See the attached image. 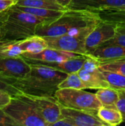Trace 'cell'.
Instances as JSON below:
<instances>
[{
  "instance_id": "6da1fadb",
  "label": "cell",
  "mask_w": 125,
  "mask_h": 126,
  "mask_svg": "<svg viewBox=\"0 0 125 126\" xmlns=\"http://www.w3.org/2000/svg\"><path fill=\"white\" fill-rule=\"evenodd\" d=\"M101 21L95 11L67 9L57 18L40 24L36 29L35 35L44 38L74 34L85 27L97 26Z\"/></svg>"
},
{
  "instance_id": "7a4b0ae2",
  "label": "cell",
  "mask_w": 125,
  "mask_h": 126,
  "mask_svg": "<svg viewBox=\"0 0 125 126\" xmlns=\"http://www.w3.org/2000/svg\"><path fill=\"white\" fill-rule=\"evenodd\" d=\"M31 66L29 73L16 80L14 86L25 94L55 97L58 85L68 74L43 64L31 63Z\"/></svg>"
},
{
  "instance_id": "3957f363",
  "label": "cell",
  "mask_w": 125,
  "mask_h": 126,
  "mask_svg": "<svg viewBox=\"0 0 125 126\" xmlns=\"http://www.w3.org/2000/svg\"><path fill=\"white\" fill-rule=\"evenodd\" d=\"M52 21L53 20L41 18L12 7L8 10L7 18L2 26L0 41L24 40L35 35L40 24Z\"/></svg>"
},
{
  "instance_id": "277c9868",
  "label": "cell",
  "mask_w": 125,
  "mask_h": 126,
  "mask_svg": "<svg viewBox=\"0 0 125 126\" xmlns=\"http://www.w3.org/2000/svg\"><path fill=\"white\" fill-rule=\"evenodd\" d=\"M3 110L18 126H47L35 103L25 94L13 96Z\"/></svg>"
},
{
  "instance_id": "5b68a950",
  "label": "cell",
  "mask_w": 125,
  "mask_h": 126,
  "mask_svg": "<svg viewBox=\"0 0 125 126\" xmlns=\"http://www.w3.org/2000/svg\"><path fill=\"white\" fill-rule=\"evenodd\" d=\"M55 97L62 106L74 109L97 111L102 106L96 94L84 89H59L55 92Z\"/></svg>"
},
{
  "instance_id": "8992f818",
  "label": "cell",
  "mask_w": 125,
  "mask_h": 126,
  "mask_svg": "<svg viewBox=\"0 0 125 126\" xmlns=\"http://www.w3.org/2000/svg\"><path fill=\"white\" fill-rule=\"evenodd\" d=\"M95 27H85L74 34H66L57 37H44V38L47 41L49 47L80 55H86L85 39Z\"/></svg>"
},
{
  "instance_id": "52a82bcc",
  "label": "cell",
  "mask_w": 125,
  "mask_h": 126,
  "mask_svg": "<svg viewBox=\"0 0 125 126\" xmlns=\"http://www.w3.org/2000/svg\"><path fill=\"white\" fill-rule=\"evenodd\" d=\"M77 73L86 89H99L110 86L99 69V62L90 55H87L82 69Z\"/></svg>"
},
{
  "instance_id": "ba28073f",
  "label": "cell",
  "mask_w": 125,
  "mask_h": 126,
  "mask_svg": "<svg viewBox=\"0 0 125 126\" xmlns=\"http://www.w3.org/2000/svg\"><path fill=\"white\" fill-rule=\"evenodd\" d=\"M116 24L102 20L88 35L85 39L87 53L102 46L115 35Z\"/></svg>"
},
{
  "instance_id": "9c48e42d",
  "label": "cell",
  "mask_w": 125,
  "mask_h": 126,
  "mask_svg": "<svg viewBox=\"0 0 125 126\" xmlns=\"http://www.w3.org/2000/svg\"><path fill=\"white\" fill-rule=\"evenodd\" d=\"M28 96L35 103L41 116L47 124V126H52L62 117L61 105L55 97Z\"/></svg>"
},
{
  "instance_id": "30bf717a",
  "label": "cell",
  "mask_w": 125,
  "mask_h": 126,
  "mask_svg": "<svg viewBox=\"0 0 125 126\" xmlns=\"http://www.w3.org/2000/svg\"><path fill=\"white\" fill-rule=\"evenodd\" d=\"M31 63L22 56L0 58V74L19 80L25 78L31 70Z\"/></svg>"
},
{
  "instance_id": "8fae6325",
  "label": "cell",
  "mask_w": 125,
  "mask_h": 126,
  "mask_svg": "<svg viewBox=\"0 0 125 126\" xmlns=\"http://www.w3.org/2000/svg\"><path fill=\"white\" fill-rule=\"evenodd\" d=\"M61 115L69 119L74 126H106L98 117L97 111L74 109L61 106Z\"/></svg>"
},
{
  "instance_id": "7c38bea8",
  "label": "cell",
  "mask_w": 125,
  "mask_h": 126,
  "mask_svg": "<svg viewBox=\"0 0 125 126\" xmlns=\"http://www.w3.org/2000/svg\"><path fill=\"white\" fill-rule=\"evenodd\" d=\"M79 55L80 54H77L74 52H66L55 48L47 47L46 49L38 53H24L21 56L30 63H41L60 62Z\"/></svg>"
},
{
  "instance_id": "4fadbf2b",
  "label": "cell",
  "mask_w": 125,
  "mask_h": 126,
  "mask_svg": "<svg viewBox=\"0 0 125 126\" xmlns=\"http://www.w3.org/2000/svg\"><path fill=\"white\" fill-rule=\"evenodd\" d=\"M110 8H125V0H72L68 7L91 11Z\"/></svg>"
},
{
  "instance_id": "5bb4252c",
  "label": "cell",
  "mask_w": 125,
  "mask_h": 126,
  "mask_svg": "<svg viewBox=\"0 0 125 126\" xmlns=\"http://www.w3.org/2000/svg\"><path fill=\"white\" fill-rule=\"evenodd\" d=\"M86 55L97 59L99 63L125 58V47L119 44H104Z\"/></svg>"
},
{
  "instance_id": "9a60e30c",
  "label": "cell",
  "mask_w": 125,
  "mask_h": 126,
  "mask_svg": "<svg viewBox=\"0 0 125 126\" xmlns=\"http://www.w3.org/2000/svg\"><path fill=\"white\" fill-rule=\"evenodd\" d=\"M87 55H79L75 57L70 58L60 62H52V63H41L38 64H43L50 66L53 69L64 72L67 74L78 72L83 67Z\"/></svg>"
},
{
  "instance_id": "2e32d148",
  "label": "cell",
  "mask_w": 125,
  "mask_h": 126,
  "mask_svg": "<svg viewBox=\"0 0 125 126\" xmlns=\"http://www.w3.org/2000/svg\"><path fill=\"white\" fill-rule=\"evenodd\" d=\"M97 114L106 126H116L124 122L122 114L116 107L102 106L97 110Z\"/></svg>"
},
{
  "instance_id": "e0dca14e",
  "label": "cell",
  "mask_w": 125,
  "mask_h": 126,
  "mask_svg": "<svg viewBox=\"0 0 125 126\" xmlns=\"http://www.w3.org/2000/svg\"><path fill=\"white\" fill-rule=\"evenodd\" d=\"M20 47L24 53H38L49 47L47 41L43 37L35 35L20 41Z\"/></svg>"
},
{
  "instance_id": "ac0fdd59",
  "label": "cell",
  "mask_w": 125,
  "mask_h": 126,
  "mask_svg": "<svg viewBox=\"0 0 125 126\" xmlns=\"http://www.w3.org/2000/svg\"><path fill=\"white\" fill-rule=\"evenodd\" d=\"M96 96L103 106L116 107L119 100V92L117 89L109 86L97 89Z\"/></svg>"
},
{
  "instance_id": "d6986e66",
  "label": "cell",
  "mask_w": 125,
  "mask_h": 126,
  "mask_svg": "<svg viewBox=\"0 0 125 126\" xmlns=\"http://www.w3.org/2000/svg\"><path fill=\"white\" fill-rule=\"evenodd\" d=\"M13 7L14 8L19 10H22V11L31 13L32 15L36 16L43 18H47V19H52V20L57 18L65 11V10H52V9H47V8H36V7H21V6H18L15 4Z\"/></svg>"
},
{
  "instance_id": "ffe728a7",
  "label": "cell",
  "mask_w": 125,
  "mask_h": 126,
  "mask_svg": "<svg viewBox=\"0 0 125 126\" xmlns=\"http://www.w3.org/2000/svg\"><path fill=\"white\" fill-rule=\"evenodd\" d=\"M21 41H0V58L21 56L23 51L20 47Z\"/></svg>"
},
{
  "instance_id": "44dd1931",
  "label": "cell",
  "mask_w": 125,
  "mask_h": 126,
  "mask_svg": "<svg viewBox=\"0 0 125 126\" xmlns=\"http://www.w3.org/2000/svg\"><path fill=\"white\" fill-rule=\"evenodd\" d=\"M15 5L36 8H47L57 10H66V8H64L53 0H18Z\"/></svg>"
},
{
  "instance_id": "7402d4cb",
  "label": "cell",
  "mask_w": 125,
  "mask_h": 126,
  "mask_svg": "<svg viewBox=\"0 0 125 126\" xmlns=\"http://www.w3.org/2000/svg\"><path fill=\"white\" fill-rule=\"evenodd\" d=\"M95 12L99 14L102 20L114 23H125V9L110 8Z\"/></svg>"
},
{
  "instance_id": "603a6c76",
  "label": "cell",
  "mask_w": 125,
  "mask_h": 126,
  "mask_svg": "<svg viewBox=\"0 0 125 126\" xmlns=\"http://www.w3.org/2000/svg\"><path fill=\"white\" fill-rule=\"evenodd\" d=\"M59 89H85V86L83 83L80 77L77 72L69 73L65 79H63L58 85Z\"/></svg>"
},
{
  "instance_id": "cb8c5ba5",
  "label": "cell",
  "mask_w": 125,
  "mask_h": 126,
  "mask_svg": "<svg viewBox=\"0 0 125 126\" xmlns=\"http://www.w3.org/2000/svg\"><path fill=\"white\" fill-rule=\"evenodd\" d=\"M99 69L102 71H107L120 74L125 76V58L99 63Z\"/></svg>"
},
{
  "instance_id": "d4e9b609",
  "label": "cell",
  "mask_w": 125,
  "mask_h": 126,
  "mask_svg": "<svg viewBox=\"0 0 125 126\" xmlns=\"http://www.w3.org/2000/svg\"><path fill=\"white\" fill-rule=\"evenodd\" d=\"M106 80L108 82L110 86L117 89H125V76L118 73L102 71Z\"/></svg>"
},
{
  "instance_id": "484cf974",
  "label": "cell",
  "mask_w": 125,
  "mask_h": 126,
  "mask_svg": "<svg viewBox=\"0 0 125 126\" xmlns=\"http://www.w3.org/2000/svg\"><path fill=\"white\" fill-rule=\"evenodd\" d=\"M15 81V79L10 78L0 74V89L9 93L12 97L21 94L22 92L14 86Z\"/></svg>"
},
{
  "instance_id": "4316f807",
  "label": "cell",
  "mask_w": 125,
  "mask_h": 126,
  "mask_svg": "<svg viewBox=\"0 0 125 126\" xmlns=\"http://www.w3.org/2000/svg\"><path fill=\"white\" fill-rule=\"evenodd\" d=\"M116 32L114 36L109 40L108 41L105 42L104 44H119L125 47V23H116ZM102 44V45H104Z\"/></svg>"
},
{
  "instance_id": "83f0119b",
  "label": "cell",
  "mask_w": 125,
  "mask_h": 126,
  "mask_svg": "<svg viewBox=\"0 0 125 126\" xmlns=\"http://www.w3.org/2000/svg\"><path fill=\"white\" fill-rule=\"evenodd\" d=\"M119 100L116 103V108L120 111L122 114L124 121H125V89H118Z\"/></svg>"
},
{
  "instance_id": "f1b7e54d",
  "label": "cell",
  "mask_w": 125,
  "mask_h": 126,
  "mask_svg": "<svg viewBox=\"0 0 125 126\" xmlns=\"http://www.w3.org/2000/svg\"><path fill=\"white\" fill-rule=\"evenodd\" d=\"M18 126L17 123L3 109H0V126Z\"/></svg>"
},
{
  "instance_id": "f546056e",
  "label": "cell",
  "mask_w": 125,
  "mask_h": 126,
  "mask_svg": "<svg viewBox=\"0 0 125 126\" xmlns=\"http://www.w3.org/2000/svg\"><path fill=\"white\" fill-rule=\"evenodd\" d=\"M11 98L12 96L9 93L0 89V109H4L10 103Z\"/></svg>"
},
{
  "instance_id": "4dcf8cb0",
  "label": "cell",
  "mask_w": 125,
  "mask_h": 126,
  "mask_svg": "<svg viewBox=\"0 0 125 126\" xmlns=\"http://www.w3.org/2000/svg\"><path fill=\"white\" fill-rule=\"evenodd\" d=\"M15 4V2L11 0H0V13L8 10Z\"/></svg>"
},
{
  "instance_id": "1f68e13d",
  "label": "cell",
  "mask_w": 125,
  "mask_h": 126,
  "mask_svg": "<svg viewBox=\"0 0 125 126\" xmlns=\"http://www.w3.org/2000/svg\"><path fill=\"white\" fill-rule=\"evenodd\" d=\"M52 126H74V125L69 119L62 116L59 120L54 123Z\"/></svg>"
},
{
  "instance_id": "d6a6232c",
  "label": "cell",
  "mask_w": 125,
  "mask_h": 126,
  "mask_svg": "<svg viewBox=\"0 0 125 126\" xmlns=\"http://www.w3.org/2000/svg\"><path fill=\"white\" fill-rule=\"evenodd\" d=\"M7 16H8V10H7L5 12L0 13V40H1V37L2 26H3L4 21H6L7 18Z\"/></svg>"
},
{
  "instance_id": "836d02e7",
  "label": "cell",
  "mask_w": 125,
  "mask_h": 126,
  "mask_svg": "<svg viewBox=\"0 0 125 126\" xmlns=\"http://www.w3.org/2000/svg\"><path fill=\"white\" fill-rule=\"evenodd\" d=\"M53 1H55L57 2V4H60V5L63 6L64 8L68 9L69 6V4H71V2L72 0H53Z\"/></svg>"
},
{
  "instance_id": "e575fe53",
  "label": "cell",
  "mask_w": 125,
  "mask_h": 126,
  "mask_svg": "<svg viewBox=\"0 0 125 126\" xmlns=\"http://www.w3.org/2000/svg\"><path fill=\"white\" fill-rule=\"evenodd\" d=\"M11 1H15V4H16V3H17V1H18V0H11Z\"/></svg>"
},
{
  "instance_id": "d590c367",
  "label": "cell",
  "mask_w": 125,
  "mask_h": 126,
  "mask_svg": "<svg viewBox=\"0 0 125 126\" xmlns=\"http://www.w3.org/2000/svg\"><path fill=\"white\" fill-rule=\"evenodd\" d=\"M122 9H125V8H122Z\"/></svg>"
}]
</instances>
